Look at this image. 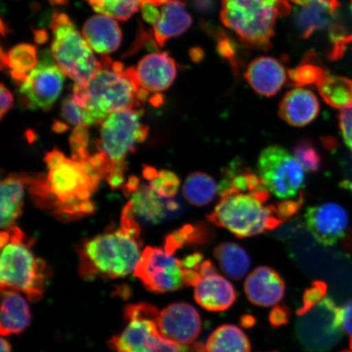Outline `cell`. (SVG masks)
I'll use <instances>...</instances> for the list:
<instances>
[{
  "label": "cell",
  "mask_w": 352,
  "mask_h": 352,
  "mask_svg": "<svg viewBox=\"0 0 352 352\" xmlns=\"http://www.w3.org/2000/svg\"><path fill=\"white\" fill-rule=\"evenodd\" d=\"M270 322L274 327H283L289 320V310L287 307L276 306L272 308L270 314Z\"/></svg>",
  "instance_id": "obj_40"
},
{
  "label": "cell",
  "mask_w": 352,
  "mask_h": 352,
  "mask_svg": "<svg viewBox=\"0 0 352 352\" xmlns=\"http://www.w3.org/2000/svg\"><path fill=\"white\" fill-rule=\"evenodd\" d=\"M258 170L268 191L280 199L296 197L305 186V170L296 157L276 145L261 152Z\"/></svg>",
  "instance_id": "obj_10"
},
{
  "label": "cell",
  "mask_w": 352,
  "mask_h": 352,
  "mask_svg": "<svg viewBox=\"0 0 352 352\" xmlns=\"http://www.w3.org/2000/svg\"><path fill=\"white\" fill-rule=\"evenodd\" d=\"M35 36V41H36L38 43H45L47 38V34L45 30H37V32H35L34 33Z\"/></svg>",
  "instance_id": "obj_48"
},
{
  "label": "cell",
  "mask_w": 352,
  "mask_h": 352,
  "mask_svg": "<svg viewBox=\"0 0 352 352\" xmlns=\"http://www.w3.org/2000/svg\"><path fill=\"white\" fill-rule=\"evenodd\" d=\"M37 50L32 44L21 43L6 54L1 50V69H10L12 80L20 86L38 65Z\"/></svg>",
  "instance_id": "obj_27"
},
{
  "label": "cell",
  "mask_w": 352,
  "mask_h": 352,
  "mask_svg": "<svg viewBox=\"0 0 352 352\" xmlns=\"http://www.w3.org/2000/svg\"><path fill=\"white\" fill-rule=\"evenodd\" d=\"M131 69L140 90V100H147L153 94L151 101L155 105L162 103L160 94L168 89L177 74V66L167 52L146 55Z\"/></svg>",
  "instance_id": "obj_14"
},
{
  "label": "cell",
  "mask_w": 352,
  "mask_h": 352,
  "mask_svg": "<svg viewBox=\"0 0 352 352\" xmlns=\"http://www.w3.org/2000/svg\"><path fill=\"white\" fill-rule=\"evenodd\" d=\"M0 332L3 336L23 332L32 320L28 302L13 289H1Z\"/></svg>",
  "instance_id": "obj_25"
},
{
  "label": "cell",
  "mask_w": 352,
  "mask_h": 352,
  "mask_svg": "<svg viewBox=\"0 0 352 352\" xmlns=\"http://www.w3.org/2000/svg\"><path fill=\"white\" fill-rule=\"evenodd\" d=\"M186 352H208V351H206V346L200 342H197L192 346L188 347Z\"/></svg>",
  "instance_id": "obj_49"
},
{
  "label": "cell",
  "mask_w": 352,
  "mask_h": 352,
  "mask_svg": "<svg viewBox=\"0 0 352 352\" xmlns=\"http://www.w3.org/2000/svg\"><path fill=\"white\" fill-rule=\"evenodd\" d=\"M0 88V96H1V109H0V118H2L4 114L7 113L13 107V96L12 92L8 89L2 83Z\"/></svg>",
  "instance_id": "obj_43"
},
{
  "label": "cell",
  "mask_w": 352,
  "mask_h": 352,
  "mask_svg": "<svg viewBox=\"0 0 352 352\" xmlns=\"http://www.w3.org/2000/svg\"><path fill=\"white\" fill-rule=\"evenodd\" d=\"M162 336L180 345L191 344L201 331L199 314L187 302H175L154 319Z\"/></svg>",
  "instance_id": "obj_16"
},
{
  "label": "cell",
  "mask_w": 352,
  "mask_h": 352,
  "mask_svg": "<svg viewBox=\"0 0 352 352\" xmlns=\"http://www.w3.org/2000/svg\"><path fill=\"white\" fill-rule=\"evenodd\" d=\"M350 347H351V350L352 351V338H351Z\"/></svg>",
  "instance_id": "obj_52"
},
{
  "label": "cell",
  "mask_w": 352,
  "mask_h": 352,
  "mask_svg": "<svg viewBox=\"0 0 352 352\" xmlns=\"http://www.w3.org/2000/svg\"><path fill=\"white\" fill-rule=\"evenodd\" d=\"M315 57V54L310 52L296 68L289 70V78L294 86H316L327 76L328 73L316 63Z\"/></svg>",
  "instance_id": "obj_33"
},
{
  "label": "cell",
  "mask_w": 352,
  "mask_h": 352,
  "mask_svg": "<svg viewBox=\"0 0 352 352\" xmlns=\"http://www.w3.org/2000/svg\"><path fill=\"white\" fill-rule=\"evenodd\" d=\"M184 283L187 285L195 286L204 278L199 272L191 268L183 267Z\"/></svg>",
  "instance_id": "obj_44"
},
{
  "label": "cell",
  "mask_w": 352,
  "mask_h": 352,
  "mask_svg": "<svg viewBox=\"0 0 352 352\" xmlns=\"http://www.w3.org/2000/svg\"><path fill=\"white\" fill-rule=\"evenodd\" d=\"M199 272L202 277H208L213 275L218 274L217 268L214 266V264L210 261H204L199 265H198L195 270Z\"/></svg>",
  "instance_id": "obj_46"
},
{
  "label": "cell",
  "mask_w": 352,
  "mask_h": 352,
  "mask_svg": "<svg viewBox=\"0 0 352 352\" xmlns=\"http://www.w3.org/2000/svg\"><path fill=\"white\" fill-rule=\"evenodd\" d=\"M100 68L85 87L74 85L73 98L85 111V124H101L113 113L139 108L140 90L129 68L108 56L100 60Z\"/></svg>",
  "instance_id": "obj_2"
},
{
  "label": "cell",
  "mask_w": 352,
  "mask_h": 352,
  "mask_svg": "<svg viewBox=\"0 0 352 352\" xmlns=\"http://www.w3.org/2000/svg\"><path fill=\"white\" fill-rule=\"evenodd\" d=\"M316 87L330 107L341 109L352 107V79L328 74Z\"/></svg>",
  "instance_id": "obj_31"
},
{
  "label": "cell",
  "mask_w": 352,
  "mask_h": 352,
  "mask_svg": "<svg viewBox=\"0 0 352 352\" xmlns=\"http://www.w3.org/2000/svg\"><path fill=\"white\" fill-rule=\"evenodd\" d=\"M288 0H222L221 20L246 45L267 50L277 20L292 10Z\"/></svg>",
  "instance_id": "obj_5"
},
{
  "label": "cell",
  "mask_w": 352,
  "mask_h": 352,
  "mask_svg": "<svg viewBox=\"0 0 352 352\" xmlns=\"http://www.w3.org/2000/svg\"><path fill=\"white\" fill-rule=\"evenodd\" d=\"M241 324H242V327H252L255 324V319L252 316L245 315L242 316L241 319Z\"/></svg>",
  "instance_id": "obj_47"
},
{
  "label": "cell",
  "mask_w": 352,
  "mask_h": 352,
  "mask_svg": "<svg viewBox=\"0 0 352 352\" xmlns=\"http://www.w3.org/2000/svg\"><path fill=\"white\" fill-rule=\"evenodd\" d=\"M92 10L112 17L113 19L126 21L140 10L142 0H86Z\"/></svg>",
  "instance_id": "obj_32"
},
{
  "label": "cell",
  "mask_w": 352,
  "mask_h": 352,
  "mask_svg": "<svg viewBox=\"0 0 352 352\" xmlns=\"http://www.w3.org/2000/svg\"><path fill=\"white\" fill-rule=\"evenodd\" d=\"M82 36L92 50L101 55L118 50L122 42V30L118 22L107 15L90 17L82 28Z\"/></svg>",
  "instance_id": "obj_23"
},
{
  "label": "cell",
  "mask_w": 352,
  "mask_h": 352,
  "mask_svg": "<svg viewBox=\"0 0 352 352\" xmlns=\"http://www.w3.org/2000/svg\"><path fill=\"white\" fill-rule=\"evenodd\" d=\"M249 300L261 307L274 306L284 297L285 285L278 272L270 267L255 268L245 283Z\"/></svg>",
  "instance_id": "obj_20"
},
{
  "label": "cell",
  "mask_w": 352,
  "mask_h": 352,
  "mask_svg": "<svg viewBox=\"0 0 352 352\" xmlns=\"http://www.w3.org/2000/svg\"><path fill=\"white\" fill-rule=\"evenodd\" d=\"M25 184H26L25 176L12 175L2 180L0 222H1L3 230H10L21 214L24 202Z\"/></svg>",
  "instance_id": "obj_26"
},
{
  "label": "cell",
  "mask_w": 352,
  "mask_h": 352,
  "mask_svg": "<svg viewBox=\"0 0 352 352\" xmlns=\"http://www.w3.org/2000/svg\"><path fill=\"white\" fill-rule=\"evenodd\" d=\"M202 261H204V255L201 253H195L189 254L188 256L182 259V263L183 267L195 270V268L199 265Z\"/></svg>",
  "instance_id": "obj_45"
},
{
  "label": "cell",
  "mask_w": 352,
  "mask_h": 352,
  "mask_svg": "<svg viewBox=\"0 0 352 352\" xmlns=\"http://www.w3.org/2000/svg\"><path fill=\"white\" fill-rule=\"evenodd\" d=\"M272 352H277V351H272Z\"/></svg>",
  "instance_id": "obj_55"
},
{
  "label": "cell",
  "mask_w": 352,
  "mask_h": 352,
  "mask_svg": "<svg viewBox=\"0 0 352 352\" xmlns=\"http://www.w3.org/2000/svg\"><path fill=\"white\" fill-rule=\"evenodd\" d=\"M351 10H352V0H351Z\"/></svg>",
  "instance_id": "obj_54"
},
{
  "label": "cell",
  "mask_w": 352,
  "mask_h": 352,
  "mask_svg": "<svg viewBox=\"0 0 352 352\" xmlns=\"http://www.w3.org/2000/svg\"><path fill=\"white\" fill-rule=\"evenodd\" d=\"M294 157L307 173H316L322 162L318 148L308 140H301L294 145Z\"/></svg>",
  "instance_id": "obj_34"
},
{
  "label": "cell",
  "mask_w": 352,
  "mask_h": 352,
  "mask_svg": "<svg viewBox=\"0 0 352 352\" xmlns=\"http://www.w3.org/2000/svg\"><path fill=\"white\" fill-rule=\"evenodd\" d=\"M341 352H352V351H342Z\"/></svg>",
  "instance_id": "obj_53"
},
{
  "label": "cell",
  "mask_w": 352,
  "mask_h": 352,
  "mask_svg": "<svg viewBox=\"0 0 352 352\" xmlns=\"http://www.w3.org/2000/svg\"><path fill=\"white\" fill-rule=\"evenodd\" d=\"M218 50L224 58L230 60L231 64L235 66L236 63L235 47L227 37H220L218 43Z\"/></svg>",
  "instance_id": "obj_41"
},
{
  "label": "cell",
  "mask_w": 352,
  "mask_h": 352,
  "mask_svg": "<svg viewBox=\"0 0 352 352\" xmlns=\"http://www.w3.org/2000/svg\"><path fill=\"white\" fill-rule=\"evenodd\" d=\"M64 85V74L47 52L29 74L19 90L22 105L32 110H50L58 99Z\"/></svg>",
  "instance_id": "obj_12"
},
{
  "label": "cell",
  "mask_w": 352,
  "mask_h": 352,
  "mask_svg": "<svg viewBox=\"0 0 352 352\" xmlns=\"http://www.w3.org/2000/svg\"><path fill=\"white\" fill-rule=\"evenodd\" d=\"M296 4L294 19L301 36L308 38L316 32L331 30L330 36L336 38L343 34L336 25V13L340 0H288Z\"/></svg>",
  "instance_id": "obj_18"
},
{
  "label": "cell",
  "mask_w": 352,
  "mask_h": 352,
  "mask_svg": "<svg viewBox=\"0 0 352 352\" xmlns=\"http://www.w3.org/2000/svg\"><path fill=\"white\" fill-rule=\"evenodd\" d=\"M206 347L208 352H250L249 338L233 324H223L215 329Z\"/></svg>",
  "instance_id": "obj_29"
},
{
  "label": "cell",
  "mask_w": 352,
  "mask_h": 352,
  "mask_svg": "<svg viewBox=\"0 0 352 352\" xmlns=\"http://www.w3.org/2000/svg\"><path fill=\"white\" fill-rule=\"evenodd\" d=\"M1 352H11L10 344L4 338H1Z\"/></svg>",
  "instance_id": "obj_50"
},
{
  "label": "cell",
  "mask_w": 352,
  "mask_h": 352,
  "mask_svg": "<svg viewBox=\"0 0 352 352\" xmlns=\"http://www.w3.org/2000/svg\"><path fill=\"white\" fill-rule=\"evenodd\" d=\"M340 129L343 142L352 152V107L341 110Z\"/></svg>",
  "instance_id": "obj_38"
},
{
  "label": "cell",
  "mask_w": 352,
  "mask_h": 352,
  "mask_svg": "<svg viewBox=\"0 0 352 352\" xmlns=\"http://www.w3.org/2000/svg\"><path fill=\"white\" fill-rule=\"evenodd\" d=\"M340 322L342 331L352 338V300L340 308Z\"/></svg>",
  "instance_id": "obj_42"
},
{
  "label": "cell",
  "mask_w": 352,
  "mask_h": 352,
  "mask_svg": "<svg viewBox=\"0 0 352 352\" xmlns=\"http://www.w3.org/2000/svg\"><path fill=\"white\" fill-rule=\"evenodd\" d=\"M139 236L121 227L86 241L80 250L82 275L121 278L134 272L142 255Z\"/></svg>",
  "instance_id": "obj_4"
},
{
  "label": "cell",
  "mask_w": 352,
  "mask_h": 352,
  "mask_svg": "<svg viewBox=\"0 0 352 352\" xmlns=\"http://www.w3.org/2000/svg\"><path fill=\"white\" fill-rule=\"evenodd\" d=\"M178 176L170 170H162L149 180V187L165 198H173L177 193L179 186Z\"/></svg>",
  "instance_id": "obj_35"
},
{
  "label": "cell",
  "mask_w": 352,
  "mask_h": 352,
  "mask_svg": "<svg viewBox=\"0 0 352 352\" xmlns=\"http://www.w3.org/2000/svg\"><path fill=\"white\" fill-rule=\"evenodd\" d=\"M195 298L206 310L223 311L235 302L236 293L230 281L217 274L200 280L195 286Z\"/></svg>",
  "instance_id": "obj_24"
},
{
  "label": "cell",
  "mask_w": 352,
  "mask_h": 352,
  "mask_svg": "<svg viewBox=\"0 0 352 352\" xmlns=\"http://www.w3.org/2000/svg\"><path fill=\"white\" fill-rule=\"evenodd\" d=\"M319 111L320 104L315 94L301 87L286 92L279 107L280 117L294 126L309 124L318 116Z\"/></svg>",
  "instance_id": "obj_22"
},
{
  "label": "cell",
  "mask_w": 352,
  "mask_h": 352,
  "mask_svg": "<svg viewBox=\"0 0 352 352\" xmlns=\"http://www.w3.org/2000/svg\"><path fill=\"white\" fill-rule=\"evenodd\" d=\"M218 190L215 180L210 175L201 171L189 175L183 186L184 198L189 204L199 208L211 204Z\"/></svg>",
  "instance_id": "obj_30"
},
{
  "label": "cell",
  "mask_w": 352,
  "mask_h": 352,
  "mask_svg": "<svg viewBox=\"0 0 352 352\" xmlns=\"http://www.w3.org/2000/svg\"><path fill=\"white\" fill-rule=\"evenodd\" d=\"M50 28L54 34L52 56L65 76L73 79L74 85L85 87L99 72L100 60L66 13H54Z\"/></svg>",
  "instance_id": "obj_8"
},
{
  "label": "cell",
  "mask_w": 352,
  "mask_h": 352,
  "mask_svg": "<svg viewBox=\"0 0 352 352\" xmlns=\"http://www.w3.org/2000/svg\"><path fill=\"white\" fill-rule=\"evenodd\" d=\"M220 200L212 212L208 215L210 223L226 228L232 234L245 239L275 230L283 223L274 206L253 193L241 192L234 188L219 189Z\"/></svg>",
  "instance_id": "obj_6"
},
{
  "label": "cell",
  "mask_w": 352,
  "mask_h": 352,
  "mask_svg": "<svg viewBox=\"0 0 352 352\" xmlns=\"http://www.w3.org/2000/svg\"><path fill=\"white\" fill-rule=\"evenodd\" d=\"M305 219L307 230L316 241L325 246L336 245L342 239L349 226V214L336 202L308 208Z\"/></svg>",
  "instance_id": "obj_17"
},
{
  "label": "cell",
  "mask_w": 352,
  "mask_h": 352,
  "mask_svg": "<svg viewBox=\"0 0 352 352\" xmlns=\"http://www.w3.org/2000/svg\"><path fill=\"white\" fill-rule=\"evenodd\" d=\"M143 110L131 109L110 114L100 124L96 140L98 152L91 162L112 188L121 186L127 154L134 152L138 144L148 135V126L142 121Z\"/></svg>",
  "instance_id": "obj_3"
},
{
  "label": "cell",
  "mask_w": 352,
  "mask_h": 352,
  "mask_svg": "<svg viewBox=\"0 0 352 352\" xmlns=\"http://www.w3.org/2000/svg\"><path fill=\"white\" fill-rule=\"evenodd\" d=\"M140 10L144 20L153 26L154 39L160 47L168 39L186 32L192 25V17L183 2H144Z\"/></svg>",
  "instance_id": "obj_15"
},
{
  "label": "cell",
  "mask_w": 352,
  "mask_h": 352,
  "mask_svg": "<svg viewBox=\"0 0 352 352\" xmlns=\"http://www.w3.org/2000/svg\"><path fill=\"white\" fill-rule=\"evenodd\" d=\"M340 308L329 298H324L296 324L298 340L308 352H324L342 338Z\"/></svg>",
  "instance_id": "obj_11"
},
{
  "label": "cell",
  "mask_w": 352,
  "mask_h": 352,
  "mask_svg": "<svg viewBox=\"0 0 352 352\" xmlns=\"http://www.w3.org/2000/svg\"><path fill=\"white\" fill-rule=\"evenodd\" d=\"M303 201L302 193L297 200H288L280 202L276 206L279 217L283 220L292 218L301 208Z\"/></svg>",
  "instance_id": "obj_39"
},
{
  "label": "cell",
  "mask_w": 352,
  "mask_h": 352,
  "mask_svg": "<svg viewBox=\"0 0 352 352\" xmlns=\"http://www.w3.org/2000/svg\"><path fill=\"white\" fill-rule=\"evenodd\" d=\"M131 193V200L123 210V223L138 226L140 223H157L165 219L168 211H175L178 208L173 198L162 197L145 184H139Z\"/></svg>",
  "instance_id": "obj_19"
},
{
  "label": "cell",
  "mask_w": 352,
  "mask_h": 352,
  "mask_svg": "<svg viewBox=\"0 0 352 352\" xmlns=\"http://www.w3.org/2000/svg\"><path fill=\"white\" fill-rule=\"evenodd\" d=\"M61 116L69 124L76 126L85 125V111L74 99L72 94L64 100L63 105H61Z\"/></svg>",
  "instance_id": "obj_37"
},
{
  "label": "cell",
  "mask_w": 352,
  "mask_h": 352,
  "mask_svg": "<svg viewBox=\"0 0 352 352\" xmlns=\"http://www.w3.org/2000/svg\"><path fill=\"white\" fill-rule=\"evenodd\" d=\"M157 314L155 307L145 303L126 307L129 324L110 341L111 349L116 352H186L187 345L178 344L162 336L154 320Z\"/></svg>",
  "instance_id": "obj_9"
},
{
  "label": "cell",
  "mask_w": 352,
  "mask_h": 352,
  "mask_svg": "<svg viewBox=\"0 0 352 352\" xmlns=\"http://www.w3.org/2000/svg\"><path fill=\"white\" fill-rule=\"evenodd\" d=\"M245 78L257 94L270 98L278 94L287 80V76L278 60L261 56L250 63Z\"/></svg>",
  "instance_id": "obj_21"
},
{
  "label": "cell",
  "mask_w": 352,
  "mask_h": 352,
  "mask_svg": "<svg viewBox=\"0 0 352 352\" xmlns=\"http://www.w3.org/2000/svg\"><path fill=\"white\" fill-rule=\"evenodd\" d=\"M214 258L220 267L231 279L240 280L248 274L250 258L245 250L233 242H223L215 248Z\"/></svg>",
  "instance_id": "obj_28"
},
{
  "label": "cell",
  "mask_w": 352,
  "mask_h": 352,
  "mask_svg": "<svg viewBox=\"0 0 352 352\" xmlns=\"http://www.w3.org/2000/svg\"><path fill=\"white\" fill-rule=\"evenodd\" d=\"M169 1H179L184 3V0H142V3L148 2L152 3H162Z\"/></svg>",
  "instance_id": "obj_51"
},
{
  "label": "cell",
  "mask_w": 352,
  "mask_h": 352,
  "mask_svg": "<svg viewBox=\"0 0 352 352\" xmlns=\"http://www.w3.org/2000/svg\"><path fill=\"white\" fill-rule=\"evenodd\" d=\"M327 292V285L324 281L316 280L305 290L302 297V305L297 311L300 316L307 314L324 298Z\"/></svg>",
  "instance_id": "obj_36"
},
{
  "label": "cell",
  "mask_w": 352,
  "mask_h": 352,
  "mask_svg": "<svg viewBox=\"0 0 352 352\" xmlns=\"http://www.w3.org/2000/svg\"><path fill=\"white\" fill-rule=\"evenodd\" d=\"M134 274L145 288L155 293L175 292L184 284L182 261L165 249L151 246L143 250Z\"/></svg>",
  "instance_id": "obj_13"
},
{
  "label": "cell",
  "mask_w": 352,
  "mask_h": 352,
  "mask_svg": "<svg viewBox=\"0 0 352 352\" xmlns=\"http://www.w3.org/2000/svg\"><path fill=\"white\" fill-rule=\"evenodd\" d=\"M8 231V240L1 246L0 285L1 289H13L28 296L30 301H38L44 289V263L35 258L25 234L19 228Z\"/></svg>",
  "instance_id": "obj_7"
},
{
  "label": "cell",
  "mask_w": 352,
  "mask_h": 352,
  "mask_svg": "<svg viewBox=\"0 0 352 352\" xmlns=\"http://www.w3.org/2000/svg\"><path fill=\"white\" fill-rule=\"evenodd\" d=\"M46 176L26 177L30 192L39 204L59 215L81 217L94 212L90 197L98 190L102 176L91 162L66 157L57 149L47 153Z\"/></svg>",
  "instance_id": "obj_1"
}]
</instances>
